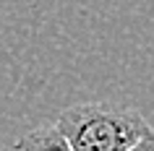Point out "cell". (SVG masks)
Here are the masks:
<instances>
[{"mask_svg": "<svg viewBox=\"0 0 154 151\" xmlns=\"http://www.w3.org/2000/svg\"><path fill=\"white\" fill-rule=\"evenodd\" d=\"M73 151H125L149 130L138 110L105 102H81L65 107L55 120Z\"/></svg>", "mask_w": 154, "mask_h": 151, "instance_id": "cell-1", "label": "cell"}, {"mask_svg": "<svg viewBox=\"0 0 154 151\" xmlns=\"http://www.w3.org/2000/svg\"><path fill=\"white\" fill-rule=\"evenodd\" d=\"M13 151H73L55 125H39L21 135Z\"/></svg>", "mask_w": 154, "mask_h": 151, "instance_id": "cell-2", "label": "cell"}, {"mask_svg": "<svg viewBox=\"0 0 154 151\" xmlns=\"http://www.w3.org/2000/svg\"><path fill=\"white\" fill-rule=\"evenodd\" d=\"M125 151H154V128L149 125V130H146L133 146H128Z\"/></svg>", "mask_w": 154, "mask_h": 151, "instance_id": "cell-3", "label": "cell"}]
</instances>
